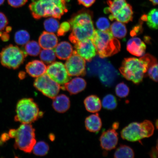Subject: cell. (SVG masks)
Here are the masks:
<instances>
[{"label": "cell", "instance_id": "obj_1", "mask_svg": "<svg viewBox=\"0 0 158 158\" xmlns=\"http://www.w3.org/2000/svg\"><path fill=\"white\" fill-rule=\"evenodd\" d=\"M93 13L89 10L82 9L73 15L69 21L72 32L69 40L73 44L86 39H91L95 29L93 22Z\"/></svg>", "mask_w": 158, "mask_h": 158}, {"label": "cell", "instance_id": "obj_2", "mask_svg": "<svg viewBox=\"0 0 158 158\" xmlns=\"http://www.w3.org/2000/svg\"><path fill=\"white\" fill-rule=\"evenodd\" d=\"M154 58L152 55L147 54L140 59L125 58L119 68L120 73L126 80L139 84L143 81L150 63Z\"/></svg>", "mask_w": 158, "mask_h": 158}, {"label": "cell", "instance_id": "obj_3", "mask_svg": "<svg viewBox=\"0 0 158 158\" xmlns=\"http://www.w3.org/2000/svg\"><path fill=\"white\" fill-rule=\"evenodd\" d=\"M66 2L63 0H32L29 8L35 19L47 17L60 19L68 12Z\"/></svg>", "mask_w": 158, "mask_h": 158}, {"label": "cell", "instance_id": "obj_4", "mask_svg": "<svg viewBox=\"0 0 158 158\" xmlns=\"http://www.w3.org/2000/svg\"><path fill=\"white\" fill-rule=\"evenodd\" d=\"M91 39L101 58L113 56L119 52L121 48L120 41L113 36L110 29L106 31L95 30Z\"/></svg>", "mask_w": 158, "mask_h": 158}, {"label": "cell", "instance_id": "obj_5", "mask_svg": "<svg viewBox=\"0 0 158 158\" xmlns=\"http://www.w3.org/2000/svg\"><path fill=\"white\" fill-rule=\"evenodd\" d=\"M15 121L22 124H31L42 117L43 112L40 111L38 105L31 98L19 100L16 108Z\"/></svg>", "mask_w": 158, "mask_h": 158}, {"label": "cell", "instance_id": "obj_6", "mask_svg": "<svg viewBox=\"0 0 158 158\" xmlns=\"http://www.w3.org/2000/svg\"><path fill=\"white\" fill-rule=\"evenodd\" d=\"M155 127L149 120L141 123L133 122L124 127L121 132L122 139L132 142L141 141L153 135Z\"/></svg>", "mask_w": 158, "mask_h": 158}, {"label": "cell", "instance_id": "obj_7", "mask_svg": "<svg viewBox=\"0 0 158 158\" xmlns=\"http://www.w3.org/2000/svg\"><path fill=\"white\" fill-rule=\"evenodd\" d=\"M109 7L104 10L106 14L110 13V20H116L123 23H128L133 21V11L131 6L126 0H107Z\"/></svg>", "mask_w": 158, "mask_h": 158}, {"label": "cell", "instance_id": "obj_8", "mask_svg": "<svg viewBox=\"0 0 158 158\" xmlns=\"http://www.w3.org/2000/svg\"><path fill=\"white\" fill-rule=\"evenodd\" d=\"M35 129L30 124H22L16 129L15 147L26 153H31L36 143Z\"/></svg>", "mask_w": 158, "mask_h": 158}, {"label": "cell", "instance_id": "obj_9", "mask_svg": "<svg viewBox=\"0 0 158 158\" xmlns=\"http://www.w3.org/2000/svg\"><path fill=\"white\" fill-rule=\"evenodd\" d=\"M27 55L17 46L10 45L0 52V62L4 67L16 69L22 64Z\"/></svg>", "mask_w": 158, "mask_h": 158}, {"label": "cell", "instance_id": "obj_10", "mask_svg": "<svg viewBox=\"0 0 158 158\" xmlns=\"http://www.w3.org/2000/svg\"><path fill=\"white\" fill-rule=\"evenodd\" d=\"M34 86L44 96L53 99L58 95L61 86L53 80L46 73L36 78Z\"/></svg>", "mask_w": 158, "mask_h": 158}, {"label": "cell", "instance_id": "obj_11", "mask_svg": "<svg viewBox=\"0 0 158 158\" xmlns=\"http://www.w3.org/2000/svg\"><path fill=\"white\" fill-rule=\"evenodd\" d=\"M64 65L70 77L84 76L86 73V60L74 51Z\"/></svg>", "mask_w": 158, "mask_h": 158}, {"label": "cell", "instance_id": "obj_12", "mask_svg": "<svg viewBox=\"0 0 158 158\" xmlns=\"http://www.w3.org/2000/svg\"><path fill=\"white\" fill-rule=\"evenodd\" d=\"M46 73L60 85H64L70 80L65 65L61 62H54L49 65Z\"/></svg>", "mask_w": 158, "mask_h": 158}, {"label": "cell", "instance_id": "obj_13", "mask_svg": "<svg viewBox=\"0 0 158 158\" xmlns=\"http://www.w3.org/2000/svg\"><path fill=\"white\" fill-rule=\"evenodd\" d=\"M74 51L78 55L89 62L96 56L97 52L91 39H86L80 41L74 46Z\"/></svg>", "mask_w": 158, "mask_h": 158}, {"label": "cell", "instance_id": "obj_14", "mask_svg": "<svg viewBox=\"0 0 158 158\" xmlns=\"http://www.w3.org/2000/svg\"><path fill=\"white\" fill-rule=\"evenodd\" d=\"M100 146L106 151H111L116 147L118 142V133L113 128L103 132L100 138Z\"/></svg>", "mask_w": 158, "mask_h": 158}, {"label": "cell", "instance_id": "obj_15", "mask_svg": "<svg viewBox=\"0 0 158 158\" xmlns=\"http://www.w3.org/2000/svg\"><path fill=\"white\" fill-rule=\"evenodd\" d=\"M86 82L84 79L76 77L70 80L61 88L66 90L71 94H76L83 91L86 86Z\"/></svg>", "mask_w": 158, "mask_h": 158}, {"label": "cell", "instance_id": "obj_16", "mask_svg": "<svg viewBox=\"0 0 158 158\" xmlns=\"http://www.w3.org/2000/svg\"><path fill=\"white\" fill-rule=\"evenodd\" d=\"M146 45L141 39L134 37L128 41L127 49L128 52L134 56L140 57L145 54Z\"/></svg>", "mask_w": 158, "mask_h": 158}, {"label": "cell", "instance_id": "obj_17", "mask_svg": "<svg viewBox=\"0 0 158 158\" xmlns=\"http://www.w3.org/2000/svg\"><path fill=\"white\" fill-rule=\"evenodd\" d=\"M25 69L30 76L37 78L46 73L47 67L42 61L34 60L29 62Z\"/></svg>", "mask_w": 158, "mask_h": 158}, {"label": "cell", "instance_id": "obj_18", "mask_svg": "<svg viewBox=\"0 0 158 158\" xmlns=\"http://www.w3.org/2000/svg\"><path fill=\"white\" fill-rule=\"evenodd\" d=\"M58 40L54 33L44 31L39 37V43L43 49H53L58 44Z\"/></svg>", "mask_w": 158, "mask_h": 158}, {"label": "cell", "instance_id": "obj_19", "mask_svg": "<svg viewBox=\"0 0 158 158\" xmlns=\"http://www.w3.org/2000/svg\"><path fill=\"white\" fill-rule=\"evenodd\" d=\"M53 49L56 56L59 59L63 60H67L70 58L74 51L72 45L66 41L59 43Z\"/></svg>", "mask_w": 158, "mask_h": 158}, {"label": "cell", "instance_id": "obj_20", "mask_svg": "<svg viewBox=\"0 0 158 158\" xmlns=\"http://www.w3.org/2000/svg\"><path fill=\"white\" fill-rule=\"evenodd\" d=\"M53 99V108L59 113H64L70 107V99L66 95L62 94L57 95Z\"/></svg>", "mask_w": 158, "mask_h": 158}, {"label": "cell", "instance_id": "obj_21", "mask_svg": "<svg viewBox=\"0 0 158 158\" xmlns=\"http://www.w3.org/2000/svg\"><path fill=\"white\" fill-rule=\"evenodd\" d=\"M102 126V120L98 113L89 116L85 120L86 129L92 133H98L101 129Z\"/></svg>", "mask_w": 158, "mask_h": 158}, {"label": "cell", "instance_id": "obj_22", "mask_svg": "<svg viewBox=\"0 0 158 158\" xmlns=\"http://www.w3.org/2000/svg\"><path fill=\"white\" fill-rule=\"evenodd\" d=\"M84 104L86 110L91 113H97L101 110V101L100 98L95 95L86 98L84 101Z\"/></svg>", "mask_w": 158, "mask_h": 158}, {"label": "cell", "instance_id": "obj_23", "mask_svg": "<svg viewBox=\"0 0 158 158\" xmlns=\"http://www.w3.org/2000/svg\"><path fill=\"white\" fill-rule=\"evenodd\" d=\"M110 30L113 36L118 39H122L126 36L127 30L125 25L119 21H115L110 27Z\"/></svg>", "mask_w": 158, "mask_h": 158}, {"label": "cell", "instance_id": "obj_24", "mask_svg": "<svg viewBox=\"0 0 158 158\" xmlns=\"http://www.w3.org/2000/svg\"><path fill=\"white\" fill-rule=\"evenodd\" d=\"M134 151L129 146L121 145L116 150L114 157L115 158H133L134 157Z\"/></svg>", "mask_w": 158, "mask_h": 158}, {"label": "cell", "instance_id": "obj_25", "mask_svg": "<svg viewBox=\"0 0 158 158\" xmlns=\"http://www.w3.org/2000/svg\"><path fill=\"white\" fill-rule=\"evenodd\" d=\"M41 51V47L39 43L36 41H31L25 44L23 51L27 55L35 56L39 54Z\"/></svg>", "mask_w": 158, "mask_h": 158}, {"label": "cell", "instance_id": "obj_26", "mask_svg": "<svg viewBox=\"0 0 158 158\" xmlns=\"http://www.w3.org/2000/svg\"><path fill=\"white\" fill-rule=\"evenodd\" d=\"M158 11L157 9H153L150 10L147 15H146V20L147 21L148 27L152 29H158Z\"/></svg>", "mask_w": 158, "mask_h": 158}, {"label": "cell", "instance_id": "obj_27", "mask_svg": "<svg viewBox=\"0 0 158 158\" xmlns=\"http://www.w3.org/2000/svg\"><path fill=\"white\" fill-rule=\"evenodd\" d=\"M39 54L41 61L46 64H52L56 59V55L53 49H43Z\"/></svg>", "mask_w": 158, "mask_h": 158}, {"label": "cell", "instance_id": "obj_28", "mask_svg": "<svg viewBox=\"0 0 158 158\" xmlns=\"http://www.w3.org/2000/svg\"><path fill=\"white\" fill-rule=\"evenodd\" d=\"M102 104L103 107L106 110H113L117 107V99L113 95L108 94L103 98Z\"/></svg>", "mask_w": 158, "mask_h": 158}, {"label": "cell", "instance_id": "obj_29", "mask_svg": "<svg viewBox=\"0 0 158 158\" xmlns=\"http://www.w3.org/2000/svg\"><path fill=\"white\" fill-rule=\"evenodd\" d=\"M49 149L48 144L44 141L35 143L32 150L35 155L43 156L48 154Z\"/></svg>", "mask_w": 158, "mask_h": 158}, {"label": "cell", "instance_id": "obj_30", "mask_svg": "<svg viewBox=\"0 0 158 158\" xmlns=\"http://www.w3.org/2000/svg\"><path fill=\"white\" fill-rule=\"evenodd\" d=\"M30 39V35L29 33L25 30L18 31L15 35V42L19 45H25L29 41Z\"/></svg>", "mask_w": 158, "mask_h": 158}, {"label": "cell", "instance_id": "obj_31", "mask_svg": "<svg viewBox=\"0 0 158 158\" xmlns=\"http://www.w3.org/2000/svg\"><path fill=\"white\" fill-rule=\"evenodd\" d=\"M44 25L46 31L54 33L58 31L60 24L56 19L51 17L45 20Z\"/></svg>", "mask_w": 158, "mask_h": 158}, {"label": "cell", "instance_id": "obj_32", "mask_svg": "<svg viewBox=\"0 0 158 158\" xmlns=\"http://www.w3.org/2000/svg\"><path fill=\"white\" fill-rule=\"evenodd\" d=\"M147 73L150 78L154 81L158 82V64L156 58L149 64Z\"/></svg>", "mask_w": 158, "mask_h": 158}, {"label": "cell", "instance_id": "obj_33", "mask_svg": "<svg viewBox=\"0 0 158 158\" xmlns=\"http://www.w3.org/2000/svg\"><path fill=\"white\" fill-rule=\"evenodd\" d=\"M115 90L116 95L122 98H126L130 92L129 87L124 82L118 84L116 87Z\"/></svg>", "mask_w": 158, "mask_h": 158}, {"label": "cell", "instance_id": "obj_34", "mask_svg": "<svg viewBox=\"0 0 158 158\" xmlns=\"http://www.w3.org/2000/svg\"><path fill=\"white\" fill-rule=\"evenodd\" d=\"M96 25L99 30L106 31L110 29V24L108 19L105 17H100L97 21Z\"/></svg>", "mask_w": 158, "mask_h": 158}, {"label": "cell", "instance_id": "obj_35", "mask_svg": "<svg viewBox=\"0 0 158 158\" xmlns=\"http://www.w3.org/2000/svg\"><path fill=\"white\" fill-rule=\"evenodd\" d=\"M71 29V26L69 22H64L60 25L57 31V35L58 36H63Z\"/></svg>", "mask_w": 158, "mask_h": 158}, {"label": "cell", "instance_id": "obj_36", "mask_svg": "<svg viewBox=\"0 0 158 158\" xmlns=\"http://www.w3.org/2000/svg\"><path fill=\"white\" fill-rule=\"evenodd\" d=\"M7 1L11 6L18 8L24 5L27 2V0H7Z\"/></svg>", "mask_w": 158, "mask_h": 158}, {"label": "cell", "instance_id": "obj_37", "mask_svg": "<svg viewBox=\"0 0 158 158\" xmlns=\"http://www.w3.org/2000/svg\"><path fill=\"white\" fill-rule=\"evenodd\" d=\"M8 23V20L4 14L0 12V31L3 30Z\"/></svg>", "mask_w": 158, "mask_h": 158}, {"label": "cell", "instance_id": "obj_38", "mask_svg": "<svg viewBox=\"0 0 158 158\" xmlns=\"http://www.w3.org/2000/svg\"><path fill=\"white\" fill-rule=\"evenodd\" d=\"M79 5L86 8L89 7L94 4L96 0H77Z\"/></svg>", "mask_w": 158, "mask_h": 158}, {"label": "cell", "instance_id": "obj_39", "mask_svg": "<svg viewBox=\"0 0 158 158\" xmlns=\"http://www.w3.org/2000/svg\"><path fill=\"white\" fill-rule=\"evenodd\" d=\"M10 138L9 137L8 134L4 133L2 134L0 137V140L3 143H5L8 141Z\"/></svg>", "mask_w": 158, "mask_h": 158}, {"label": "cell", "instance_id": "obj_40", "mask_svg": "<svg viewBox=\"0 0 158 158\" xmlns=\"http://www.w3.org/2000/svg\"><path fill=\"white\" fill-rule=\"evenodd\" d=\"M150 155L151 157L157 158V148L156 149L155 148H153L150 153Z\"/></svg>", "mask_w": 158, "mask_h": 158}, {"label": "cell", "instance_id": "obj_41", "mask_svg": "<svg viewBox=\"0 0 158 158\" xmlns=\"http://www.w3.org/2000/svg\"><path fill=\"white\" fill-rule=\"evenodd\" d=\"M16 133V129H12L9 130V135L10 138H15Z\"/></svg>", "mask_w": 158, "mask_h": 158}, {"label": "cell", "instance_id": "obj_42", "mask_svg": "<svg viewBox=\"0 0 158 158\" xmlns=\"http://www.w3.org/2000/svg\"><path fill=\"white\" fill-rule=\"evenodd\" d=\"M1 36L2 40L4 41H7L9 38V35L6 33H3L2 35H1Z\"/></svg>", "mask_w": 158, "mask_h": 158}, {"label": "cell", "instance_id": "obj_43", "mask_svg": "<svg viewBox=\"0 0 158 158\" xmlns=\"http://www.w3.org/2000/svg\"><path fill=\"white\" fill-rule=\"evenodd\" d=\"M154 6L157 5L158 4V0H149Z\"/></svg>", "mask_w": 158, "mask_h": 158}, {"label": "cell", "instance_id": "obj_44", "mask_svg": "<svg viewBox=\"0 0 158 158\" xmlns=\"http://www.w3.org/2000/svg\"><path fill=\"white\" fill-rule=\"evenodd\" d=\"M118 127V123H114L113 124V126H112V127L114 128L115 129H117Z\"/></svg>", "mask_w": 158, "mask_h": 158}, {"label": "cell", "instance_id": "obj_45", "mask_svg": "<svg viewBox=\"0 0 158 158\" xmlns=\"http://www.w3.org/2000/svg\"><path fill=\"white\" fill-rule=\"evenodd\" d=\"M25 76V74L23 73H19V77L20 79H23L24 78Z\"/></svg>", "mask_w": 158, "mask_h": 158}, {"label": "cell", "instance_id": "obj_46", "mask_svg": "<svg viewBox=\"0 0 158 158\" xmlns=\"http://www.w3.org/2000/svg\"><path fill=\"white\" fill-rule=\"evenodd\" d=\"M49 139L51 140V141H53L55 139V137L54 135L53 134H50L49 135Z\"/></svg>", "mask_w": 158, "mask_h": 158}, {"label": "cell", "instance_id": "obj_47", "mask_svg": "<svg viewBox=\"0 0 158 158\" xmlns=\"http://www.w3.org/2000/svg\"><path fill=\"white\" fill-rule=\"evenodd\" d=\"M5 0H0V6L2 5L4 2Z\"/></svg>", "mask_w": 158, "mask_h": 158}]
</instances>
